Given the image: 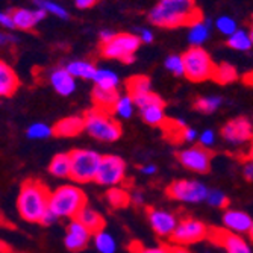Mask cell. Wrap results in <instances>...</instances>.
Masks as SVG:
<instances>
[{"mask_svg": "<svg viewBox=\"0 0 253 253\" xmlns=\"http://www.w3.org/2000/svg\"><path fill=\"white\" fill-rule=\"evenodd\" d=\"M221 136L224 141L234 146L253 141V125L244 117L234 119L221 127Z\"/></svg>", "mask_w": 253, "mask_h": 253, "instance_id": "cell-12", "label": "cell"}, {"mask_svg": "<svg viewBox=\"0 0 253 253\" xmlns=\"http://www.w3.org/2000/svg\"><path fill=\"white\" fill-rule=\"evenodd\" d=\"M119 97L120 96L117 91H106L97 86L93 89V102L96 108L105 112H114V108H116Z\"/></svg>", "mask_w": 253, "mask_h": 253, "instance_id": "cell-21", "label": "cell"}, {"mask_svg": "<svg viewBox=\"0 0 253 253\" xmlns=\"http://www.w3.org/2000/svg\"><path fill=\"white\" fill-rule=\"evenodd\" d=\"M250 37H252V41H253V28H252V31H250Z\"/></svg>", "mask_w": 253, "mask_h": 253, "instance_id": "cell-57", "label": "cell"}, {"mask_svg": "<svg viewBox=\"0 0 253 253\" xmlns=\"http://www.w3.org/2000/svg\"><path fill=\"white\" fill-rule=\"evenodd\" d=\"M199 143L202 147L205 149H210L215 144V132L211 129H206L199 135Z\"/></svg>", "mask_w": 253, "mask_h": 253, "instance_id": "cell-42", "label": "cell"}, {"mask_svg": "<svg viewBox=\"0 0 253 253\" xmlns=\"http://www.w3.org/2000/svg\"><path fill=\"white\" fill-rule=\"evenodd\" d=\"M215 26L217 29L223 34V35H229V37H232L238 29H237V23L234 18L231 17H227V15H223V17H218L215 20Z\"/></svg>", "mask_w": 253, "mask_h": 253, "instance_id": "cell-39", "label": "cell"}, {"mask_svg": "<svg viewBox=\"0 0 253 253\" xmlns=\"http://www.w3.org/2000/svg\"><path fill=\"white\" fill-rule=\"evenodd\" d=\"M94 84L97 88L106 91H117L119 86V76L109 68H97V75L94 78Z\"/></svg>", "mask_w": 253, "mask_h": 253, "instance_id": "cell-24", "label": "cell"}, {"mask_svg": "<svg viewBox=\"0 0 253 253\" xmlns=\"http://www.w3.org/2000/svg\"><path fill=\"white\" fill-rule=\"evenodd\" d=\"M93 241L99 253H116L117 252V241L105 229L93 235Z\"/></svg>", "mask_w": 253, "mask_h": 253, "instance_id": "cell-28", "label": "cell"}, {"mask_svg": "<svg viewBox=\"0 0 253 253\" xmlns=\"http://www.w3.org/2000/svg\"><path fill=\"white\" fill-rule=\"evenodd\" d=\"M49 173L55 177H72V158L70 153H58L49 164Z\"/></svg>", "mask_w": 253, "mask_h": 253, "instance_id": "cell-22", "label": "cell"}, {"mask_svg": "<svg viewBox=\"0 0 253 253\" xmlns=\"http://www.w3.org/2000/svg\"><path fill=\"white\" fill-rule=\"evenodd\" d=\"M227 44L231 45L232 49H235V50L246 52V50L252 49L253 41H252V37H250V34H247L246 31L240 29V31H237V32H235L232 37H229V40H227Z\"/></svg>", "mask_w": 253, "mask_h": 253, "instance_id": "cell-33", "label": "cell"}, {"mask_svg": "<svg viewBox=\"0 0 253 253\" xmlns=\"http://www.w3.org/2000/svg\"><path fill=\"white\" fill-rule=\"evenodd\" d=\"M211 156L212 155L208 149L202 146H191L179 152L177 159L183 167L194 173H208L211 167Z\"/></svg>", "mask_w": 253, "mask_h": 253, "instance_id": "cell-11", "label": "cell"}, {"mask_svg": "<svg viewBox=\"0 0 253 253\" xmlns=\"http://www.w3.org/2000/svg\"><path fill=\"white\" fill-rule=\"evenodd\" d=\"M149 20L159 28L193 26L203 20L196 0H159V3L149 12Z\"/></svg>", "mask_w": 253, "mask_h": 253, "instance_id": "cell-1", "label": "cell"}, {"mask_svg": "<svg viewBox=\"0 0 253 253\" xmlns=\"http://www.w3.org/2000/svg\"><path fill=\"white\" fill-rule=\"evenodd\" d=\"M208 237H210V227L203 221L196 220V218H183L179 221L176 231L170 240L174 243V246L183 247V246L203 241Z\"/></svg>", "mask_w": 253, "mask_h": 253, "instance_id": "cell-9", "label": "cell"}, {"mask_svg": "<svg viewBox=\"0 0 253 253\" xmlns=\"http://www.w3.org/2000/svg\"><path fill=\"white\" fill-rule=\"evenodd\" d=\"M45 14H47V12H45L44 9H40V8H38V9H35V11H34L35 21H37V23H40L41 20H44V18H45Z\"/></svg>", "mask_w": 253, "mask_h": 253, "instance_id": "cell-52", "label": "cell"}, {"mask_svg": "<svg viewBox=\"0 0 253 253\" xmlns=\"http://www.w3.org/2000/svg\"><path fill=\"white\" fill-rule=\"evenodd\" d=\"M249 238H250V241H253V224H252V229H250V232H249Z\"/></svg>", "mask_w": 253, "mask_h": 253, "instance_id": "cell-56", "label": "cell"}, {"mask_svg": "<svg viewBox=\"0 0 253 253\" xmlns=\"http://www.w3.org/2000/svg\"><path fill=\"white\" fill-rule=\"evenodd\" d=\"M76 220H79L88 229V231H91L93 235L103 231L105 226H106V221L102 217V214L93 208H89V206H85V208L79 212V215L76 217Z\"/></svg>", "mask_w": 253, "mask_h": 253, "instance_id": "cell-20", "label": "cell"}, {"mask_svg": "<svg viewBox=\"0 0 253 253\" xmlns=\"http://www.w3.org/2000/svg\"><path fill=\"white\" fill-rule=\"evenodd\" d=\"M49 82L59 96H72L76 91V78L67 72V68H55L49 75Z\"/></svg>", "mask_w": 253, "mask_h": 253, "instance_id": "cell-17", "label": "cell"}, {"mask_svg": "<svg viewBox=\"0 0 253 253\" xmlns=\"http://www.w3.org/2000/svg\"><path fill=\"white\" fill-rule=\"evenodd\" d=\"M243 176L246 177V180L253 182V161L250 159L246 161V164L243 167Z\"/></svg>", "mask_w": 253, "mask_h": 253, "instance_id": "cell-44", "label": "cell"}, {"mask_svg": "<svg viewBox=\"0 0 253 253\" xmlns=\"http://www.w3.org/2000/svg\"><path fill=\"white\" fill-rule=\"evenodd\" d=\"M140 116L150 126H166V123H167L166 114H164V106H161V105L140 109Z\"/></svg>", "mask_w": 253, "mask_h": 253, "instance_id": "cell-25", "label": "cell"}, {"mask_svg": "<svg viewBox=\"0 0 253 253\" xmlns=\"http://www.w3.org/2000/svg\"><path fill=\"white\" fill-rule=\"evenodd\" d=\"M12 18H14V23H15V28L21 29V31H31L35 25V17H34V11H29V9H14L11 12Z\"/></svg>", "mask_w": 253, "mask_h": 253, "instance_id": "cell-29", "label": "cell"}, {"mask_svg": "<svg viewBox=\"0 0 253 253\" xmlns=\"http://www.w3.org/2000/svg\"><path fill=\"white\" fill-rule=\"evenodd\" d=\"M243 81H244V84L253 86V72H249L247 75H244V76H243Z\"/></svg>", "mask_w": 253, "mask_h": 253, "instance_id": "cell-54", "label": "cell"}, {"mask_svg": "<svg viewBox=\"0 0 253 253\" xmlns=\"http://www.w3.org/2000/svg\"><path fill=\"white\" fill-rule=\"evenodd\" d=\"M141 44L140 37L133 34H117L116 38L102 44V56L106 59H120L123 62H133V53Z\"/></svg>", "mask_w": 253, "mask_h": 253, "instance_id": "cell-7", "label": "cell"}, {"mask_svg": "<svg viewBox=\"0 0 253 253\" xmlns=\"http://www.w3.org/2000/svg\"><path fill=\"white\" fill-rule=\"evenodd\" d=\"M223 103V99L220 96H208V97H199L194 102V109L203 114H212L215 112Z\"/></svg>", "mask_w": 253, "mask_h": 253, "instance_id": "cell-34", "label": "cell"}, {"mask_svg": "<svg viewBox=\"0 0 253 253\" xmlns=\"http://www.w3.org/2000/svg\"><path fill=\"white\" fill-rule=\"evenodd\" d=\"M223 224L227 232L235 235H244L250 232L253 218L247 212L240 210H226L223 214Z\"/></svg>", "mask_w": 253, "mask_h": 253, "instance_id": "cell-16", "label": "cell"}, {"mask_svg": "<svg viewBox=\"0 0 253 253\" xmlns=\"http://www.w3.org/2000/svg\"><path fill=\"white\" fill-rule=\"evenodd\" d=\"M93 238L91 231L79 221V220H70V223L65 227V237L64 244L70 252H79L88 246V243Z\"/></svg>", "mask_w": 253, "mask_h": 253, "instance_id": "cell-15", "label": "cell"}, {"mask_svg": "<svg viewBox=\"0 0 253 253\" xmlns=\"http://www.w3.org/2000/svg\"><path fill=\"white\" fill-rule=\"evenodd\" d=\"M50 191L40 180H26L17 197V210L23 220L41 223L50 208Z\"/></svg>", "mask_w": 253, "mask_h": 253, "instance_id": "cell-2", "label": "cell"}, {"mask_svg": "<svg viewBox=\"0 0 253 253\" xmlns=\"http://www.w3.org/2000/svg\"><path fill=\"white\" fill-rule=\"evenodd\" d=\"M138 37H140V40H141V42H146V44H150L152 41H153V34H152V31H149V29H140L138 31Z\"/></svg>", "mask_w": 253, "mask_h": 253, "instance_id": "cell-47", "label": "cell"}, {"mask_svg": "<svg viewBox=\"0 0 253 253\" xmlns=\"http://www.w3.org/2000/svg\"><path fill=\"white\" fill-rule=\"evenodd\" d=\"M58 215L49 208V211L45 212V215L42 217V220H41V224H44V226H50V224H53V223H56L58 221Z\"/></svg>", "mask_w": 253, "mask_h": 253, "instance_id": "cell-45", "label": "cell"}, {"mask_svg": "<svg viewBox=\"0 0 253 253\" xmlns=\"http://www.w3.org/2000/svg\"><path fill=\"white\" fill-rule=\"evenodd\" d=\"M67 72L70 73L76 79H86V81H94L97 75V68L94 64L86 62V61H72L67 64Z\"/></svg>", "mask_w": 253, "mask_h": 253, "instance_id": "cell-23", "label": "cell"}, {"mask_svg": "<svg viewBox=\"0 0 253 253\" xmlns=\"http://www.w3.org/2000/svg\"><path fill=\"white\" fill-rule=\"evenodd\" d=\"M133 102H135V106L138 109H144V108H150V106H156V105L166 106L164 100L161 99L158 94L152 93V91H149V93H144V94H140V96H135Z\"/></svg>", "mask_w": 253, "mask_h": 253, "instance_id": "cell-36", "label": "cell"}, {"mask_svg": "<svg viewBox=\"0 0 253 253\" xmlns=\"http://www.w3.org/2000/svg\"><path fill=\"white\" fill-rule=\"evenodd\" d=\"M133 108H135V102L132 96L129 94L120 96L116 103V108H114V114H116L119 119L127 120L133 116Z\"/></svg>", "mask_w": 253, "mask_h": 253, "instance_id": "cell-32", "label": "cell"}, {"mask_svg": "<svg viewBox=\"0 0 253 253\" xmlns=\"http://www.w3.org/2000/svg\"><path fill=\"white\" fill-rule=\"evenodd\" d=\"M206 203L214 206V208H226L229 205V197L221 190H210V194L206 197Z\"/></svg>", "mask_w": 253, "mask_h": 253, "instance_id": "cell-40", "label": "cell"}, {"mask_svg": "<svg viewBox=\"0 0 253 253\" xmlns=\"http://www.w3.org/2000/svg\"><path fill=\"white\" fill-rule=\"evenodd\" d=\"M147 218H149V223L155 231V234L163 238H171V235L174 234L176 227L179 224L176 215L169 211H164V210L149 208Z\"/></svg>", "mask_w": 253, "mask_h": 253, "instance_id": "cell-14", "label": "cell"}, {"mask_svg": "<svg viewBox=\"0 0 253 253\" xmlns=\"http://www.w3.org/2000/svg\"><path fill=\"white\" fill-rule=\"evenodd\" d=\"M126 89H127V94L132 97L149 93L150 91V79L147 76H141V75L132 76L126 81Z\"/></svg>", "mask_w": 253, "mask_h": 253, "instance_id": "cell-26", "label": "cell"}, {"mask_svg": "<svg viewBox=\"0 0 253 253\" xmlns=\"http://www.w3.org/2000/svg\"><path fill=\"white\" fill-rule=\"evenodd\" d=\"M106 197H108V202L111 203L112 208H125V206H127L132 202L127 190H125L122 187H112L106 193Z\"/></svg>", "mask_w": 253, "mask_h": 253, "instance_id": "cell-31", "label": "cell"}, {"mask_svg": "<svg viewBox=\"0 0 253 253\" xmlns=\"http://www.w3.org/2000/svg\"><path fill=\"white\" fill-rule=\"evenodd\" d=\"M210 194V188L203 182L193 179L176 180L167 188V196L173 200L183 203H200L206 200Z\"/></svg>", "mask_w": 253, "mask_h": 253, "instance_id": "cell-8", "label": "cell"}, {"mask_svg": "<svg viewBox=\"0 0 253 253\" xmlns=\"http://www.w3.org/2000/svg\"><path fill=\"white\" fill-rule=\"evenodd\" d=\"M20 86V81L12 70V67H9L6 62H0V94L3 97L12 96L17 88Z\"/></svg>", "mask_w": 253, "mask_h": 253, "instance_id": "cell-19", "label": "cell"}, {"mask_svg": "<svg viewBox=\"0 0 253 253\" xmlns=\"http://www.w3.org/2000/svg\"><path fill=\"white\" fill-rule=\"evenodd\" d=\"M82 130H85V117H81V116L65 117L53 126V135L62 136V138L76 136Z\"/></svg>", "mask_w": 253, "mask_h": 253, "instance_id": "cell-18", "label": "cell"}, {"mask_svg": "<svg viewBox=\"0 0 253 253\" xmlns=\"http://www.w3.org/2000/svg\"><path fill=\"white\" fill-rule=\"evenodd\" d=\"M170 253H191V252H190V250H187L185 247L173 246V247H170Z\"/></svg>", "mask_w": 253, "mask_h": 253, "instance_id": "cell-53", "label": "cell"}, {"mask_svg": "<svg viewBox=\"0 0 253 253\" xmlns=\"http://www.w3.org/2000/svg\"><path fill=\"white\" fill-rule=\"evenodd\" d=\"M126 177V163L117 155L102 156L96 182L105 187H119Z\"/></svg>", "mask_w": 253, "mask_h": 253, "instance_id": "cell-10", "label": "cell"}, {"mask_svg": "<svg viewBox=\"0 0 253 253\" xmlns=\"http://www.w3.org/2000/svg\"><path fill=\"white\" fill-rule=\"evenodd\" d=\"M180 140L182 141H187V143H193V141L199 140V133H197L196 129L187 126V127H183L182 132H180Z\"/></svg>", "mask_w": 253, "mask_h": 253, "instance_id": "cell-43", "label": "cell"}, {"mask_svg": "<svg viewBox=\"0 0 253 253\" xmlns=\"http://www.w3.org/2000/svg\"><path fill=\"white\" fill-rule=\"evenodd\" d=\"M214 244L223 247L227 253H253L249 243L241 237L227 232L226 229H210V237Z\"/></svg>", "mask_w": 253, "mask_h": 253, "instance_id": "cell-13", "label": "cell"}, {"mask_svg": "<svg viewBox=\"0 0 253 253\" xmlns=\"http://www.w3.org/2000/svg\"><path fill=\"white\" fill-rule=\"evenodd\" d=\"M72 158V177L78 183H86L96 180L102 155L89 149H76L70 152Z\"/></svg>", "mask_w": 253, "mask_h": 253, "instance_id": "cell-5", "label": "cell"}, {"mask_svg": "<svg viewBox=\"0 0 253 253\" xmlns=\"http://www.w3.org/2000/svg\"><path fill=\"white\" fill-rule=\"evenodd\" d=\"M141 170V173L143 174H146V176H152V174H155L156 173V166H153V164H149V166H144V167H141L140 169Z\"/></svg>", "mask_w": 253, "mask_h": 253, "instance_id": "cell-51", "label": "cell"}, {"mask_svg": "<svg viewBox=\"0 0 253 253\" xmlns=\"http://www.w3.org/2000/svg\"><path fill=\"white\" fill-rule=\"evenodd\" d=\"M26 135L29 140H45L53 135V127L45 123H34L28 127Z\"/></svg>", "mask_w": 253, "mask_h": 253, "instance_id": "cell-35", "label": "cell"}, {"mask_svg": "<svg viewBox=\"0 0 253 253\" xmlns=\"http://www.w3.org/2000/svg\"><path fill=\"white\" fill-rule=\"evenodd\" d=\"M166 68L174 76H185V64L180 55H170L166 59Z\"/></svg>", "mask_w": 253, "mask_h": 253, "instance_id": "cell-38", "label": "cell"}, {"mask_svg": "<svg viewBox=\"0 0 253 253\" xmlns=\"http://www.w3.org/2000/svg\"><path fill=\"white\" fill-rule=\"evenodd\" d=\"M99 0H75V3L79 9H88L91 6H94Z\"/></svg>", "mask_w": 253, "mask_h": 253, "instance_id": "cell-48", "label": "cell"}, {"mask_svg": "<svg viewBox=\"0 0 253 253\" xmlns=\"http://www.w3.org/2000/svg\"><path fill=\"white\" fill-rule=\"evenodd\" d=\"M86 206V194L78 185H62L50 194V210L59 218L75 220Z\"/></svg>", "mask_w": 253, "mask_h": 253, "instance_id": "cell-3", "label": "cell"}, {"mask_svg": "<svg viewBox=\"0 0 253 253\" xmlns=\"http://www.w3.org/2000/svg\"><path fill=\"white\" fill-rule=\"evenodd\" d=\"M185 64V78L191 82H203L212 79L215 72V64L210 53L202 47H191L182 55Z\"/></svg>", "mask_w": 253, "mask_h": 253, "instance_id": "cell-6", "label": "cell"}, {"mask_svg": "<svg viewBox=\"0 0 253 253\" xmlns=\"http://www.w3.org/2000/svg\"><path fill=\"white\" fill-rule=\"evenodd\" d=\"M132 253H170V247L166 246H155V247H144L140 243H132L129 246Z\"/></svg>", "mask_w": 253, "mask_h": 253, "instance_id": "cell-41", "label": "cell"}, {"mask_svg": "<svg viewBox=\"0 0 253 253\" xmlns=\"http://www.w3.org/2000/svg\"><path fill=\"white\" fill-rule=\"evenodd\" d=\"M0 23H2L3 28H8V29H14L15 28V23H14L12 15L6 14V12H3L2 15H0Z\"/></svg>", "mask_w": 253, "mask_h": 253, "instance_id": "cell-46", "label": "cell"}, {"mask_svg": "<svg viewBox=\"0 0 253 253\" xmlns=\"http://www.w3.org/2000/svg\"><path fill=\"white\" fill-rule=\"evenodd\" d=\"M130 200H132V203H133V205H143V202H144V196H143V193H141V191H133V193L130 194Z\"/></svg>", "mask_w": 253, "mask_h": 253, "instance_id": "cell-50", "label": "cell"}, {"mask_svg": "<svg viewBox=\"0 0 253 253\" xmlns=\"http://www.w3.org/2000/svg\"><path fill=\"white\" fill-rule=\"evenodd\" d=\"M238 79V73L235 70V67L227 64V62H221V64H217L215 67V72H214V76H212V81H215L217 84H231V82H235Z\"/></svg>", "mask_w": 253, "mask_h": 253, "instance_id": "cell-27", "label": "cell"}, {"mask_svg": "<svg viewBox=\"0 0 253 253\" xmlns=\"http://www.w3.org/2000/svg\"><path fill=\"white\" fill-rule=\"evenodd\" d=\"M34 2L37 3V6L40 9H44L45 12H50L53 15H58L62 20L68 18V12L61 5H58V3H53V2H50V0H34Z\"/></svg>", "mask_w": 253, "mask_h": 253, "instance_id": "cell-37", "label": "cell"}, {"mask_svg": "<svg viewBox=\"0 0 253 253\" xmlns=\"http://www.w3.org/2000/svg\"><path fill=\"white\" fill-rule=\"evenodd\" d=\"M210 37V26L206 25L205 20L196 23L190 28V34H188V41L193 47H200V45L208 40Z\"/></svg>", "mask_w": 253, "mask_h": 253, "instance_id": "cell-30", "label": "cell"}, {"mask_svg": "<svg viewBox=\"0 0 253 253\" xmlns=\"http://www.w3.org/2000/svg\"><path fill=\"white\" fill-rule=\"evenodd\" d=\"M247 159L253 161V141H252V144H250V149H249V152H247Z\"/></svg>", "mask_w": 253, "mask_h": 253, "instance_id": "cell-55", "label": "cell"}, {"mask_svg": "<svg viewBox=\"0 0 253 253\" xmlns=\"http://www.w3.org/2000/svg\"><path fill=\"white\" fill-rule=\"evenodd\" d=\"M116 35H117V34H114L112 31H102V32H100V41H102V44L109 42L111 40L116 38Z\"/></svg>", "mask_w": 253, "mask_h": 253, "instance_id": "cell-49", "label": "cell"}, {"mask_svg": "<svg viewBox=\"0 0 253 253\" xmlns=\"http://www.w3.org/2000/svg\"><path fill=\"white\" fill-rule=\"evenodd\" d=\"M85 132L103 143H114L122 136V126L114 120L111 112L100 111L97 108L85 114Z\"/></svg>", "mask_w": 253, "mask_h": 253, "instance_id": "cell-4", "label": "cell"}]
</instances>
